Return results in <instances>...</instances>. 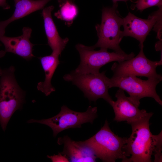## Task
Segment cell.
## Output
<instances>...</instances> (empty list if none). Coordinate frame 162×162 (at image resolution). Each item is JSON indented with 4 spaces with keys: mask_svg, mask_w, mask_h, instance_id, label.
<instances>
[{
    "mask_svg": "<svg viewBox=\"0 0 162 162\" xmlns=\"http://www.w3.org/2000/svg\"><path fill=\"white\" fill-rule=\"evenodd\" d=\"M153 113L148 114L131 125L132 133L124 146L126 162H151L162 161V131L153 135L149 128V120Z\"/></svg>",
    "mask_w": 162,
    "mask_h": 162,
    "instance_id": "1",
    "label": "cell"
},
{
    "mask_svg": "<svg viewBox=\"0 0 162 162\" xmlns=\"http://www.w3.org/2000/svg\"><path fill=\"white\" fill-rule=\"evenodd\" d=\"M14 67H0V124L4 131L14 113L25 102V93L15 77Z\"/></svg>",
    "mask_w": 162,
    "mask_h": 162,
    "instance_id": "2",
    "label": "cell"
},
{
    "mask_svg": "<svg viewBox=\"0 0 162 162\" xmlns=\"http://www.w3.org/2000/svg\"><path fill=\"white\" fill-rule=\"evenodd\" d=\"M127 139L115 134L106 120L103 126L95 135L85 141L80 142L91 149L97 158L103 162H114L121 159L122 162H126L128 158L124 146Z\"/></svg>",
    "mask_w": 162,
    "mask_h": 162,
    "instance_id": "3",
    "label": "cell"
},
{
    "mask_svg": "<svg viewBox=\"0 0 162 162\" xmlns=\"http://www.w3.org/2000/svg\"><path fill=\"white\" fill-rule=\"evenodd\" d=\"M116 3L113 4L112 7L103 8L101 23L95 26L98 40L95 44L89 46L91 48L109 49L117 53H125L119 46L123 38L120 30L123 18L119 15Z\"/></svg>",
    "mask_w": 162,
    "mask_h": 162,
    "instance_id": "4",
    "label": "cell"
},
{
    "mask_svg": "<svg viewBox=\"0 0 162 162\" xmlns=\"http://www.w3.org/2000/svg\"><path fill=\"white\" fill-rule=\"evenodd\" d=\"M105 81L109 88L117 87L125 91L130 101L139 106L140 100L145 97L153 98L159 104L162 101L156 91V87L162 79L148 78L144 80L132 75L114 76L109 78L105 76Z\"/></svg>",
    "mask_w": 162,
    "mask_h": 162,
    "instance_id": "5",
    "label": "cell"
},
{
    "mask_svg": "<svg viewBox=\"0 0 162 162\" xmlns=\"http://www.w3.org/2000/svg\"><path fill=\"white\" fill-rule=\"evenodd\" d=\"M80 58V62L74 70L79 74H98L100 68L106 64L113 61L120 62L131 59L135 56L133 52L129 54L110 52L107 49L100 48L95 50L89 46L78 44L76 45Z\"/></svg>",
    "mask_w": 162,
    "mask_h": 162,
    "instance_id": "6",
    "label": "cell"
},
{
    "mask_svg": "<svg viewBox=\"0 0 162 162\" xmlns=\"http://www.w3.org/2000/svg\"><path fill=\"white\" fill-rule=\"evenodd\" d=\"M96 107L90 106L84 112L75 111L63 106L60 112L56 115L46 119L35 120L31 119L28 123H38L46 125L50 127L53 132V135L56 137L58 133L70 128H80L85 123L92 124L97 117Z\"/></svg>",
    "mask_w": 162,
    "mask_h": 162,
    "instance_id": "7",
    "label": "cell"
},
{
    "mask_svg": "<svg viewBox=\"0 0 162 162\" xmlns=\"http://www.w3.org/2000/svg\"><path fill=\"white\" fill-rule=\"evenodd\" d=\"M105 73V71L98 74H79L73 70L64 75L63 79L76 86L89 101L95 102L101 98L110 104L113 100L109 93Z\"/></svg>",
    "mask_w": 162,
    "mask_h": 162,
    "instance_id": "8",
    "label": "cell"
},
{
    "mask_svg": "<svg viewBox=\"0 0 162 162\" xmlns=\"http://www.w3.org/2000/svg\"><path fill=\"white\" fill-rule=\"evenodd\" d=\"M143 48H140L136 56L118 63L114 62L111 68L113 75H132L146 77L148 79H162V76L156 71L157 67L162 65V59L159 61L150 60L145 55Z\"/></svg>",
    "mask_w": 162,
    "mask_h": 162,
    "instance_id": "9",
    "label": "cell"
},
{
    "mask_svg": "<svg viewBox=\"0 0 162 162\" xmlns=\"http://www.w3.org/2000/svg\"><path fill=\"white\" fill-rule=\"evenodd\" d=\"M162 7L154 12L148 18L144 19L139 18L129 12L123 18L124 30L122 36H130L135 38L140 42V48L143 47V43L152 29L157 23L161 21Z\"/></svg>",
    "mask_w": 162,
    "mask_h": 162,
    "instance_id": "10",
    "label": "cell"
},
{
    "mask_svg": "<svg viewBox=\"0 0 162 162\" xmlns=\"http://www.w3.org/2000/svg\"><path fill=\"white\" fill-rule=\"evenodd\" d=\"M115 97L117 98L116 101L113 100L110 104L115 113L114 120L117 122L126 121L130 124L148 114L145 110H140L132 103L122 89L119 88Z\"/></svg>",
    "mask_w": 162,
    "mask_h": 162,
    "instance_id": "11",
    "label": "cell"
},
{
    "mask_svg": "<svg viewBox=\"0 0 162 162\" xmlns=\"http://www.w3.org/2000/svg\"><path fill=\"white\" fill-rule=\"evenodd\" d=\"M22 31V34L16 37L0 36V41L4 45L6 52L13 53L26 60H29L34 57L32 53L34 45L30 40L32 29L25 27L23 28Z\"/></svg>",
    "mask_w": 162,
    "mask_h": 162,
    "instance_id": "12",
    "label": "cell"
},
{
    "mask_svg": "<svg viewBox=\"0 0 162 162\" xmlns=\"http://www.w3.org/2000/svg\"><path fill=\"white\" fill-rule=\"evenodd\" d=\"M57 143L59 145H64L63 150L61 153L66 155L71 162H96L97 158L92 150L80 141H75L65 136L58 138Z\"/></svg>",
    "mask_w": 162,
    "mask_h": 162,
    "instance_id": "13",
    "label": "cell"
},
{
    "mask_svg": "<svg viewBox=\"0 0 162 162\" xmlns=\"http://www.w3.org/2000/svg\"><path fill=\"white\" fill-rule=\"evenodd\" d=\"M54 9L53 6L44 8L42 15L44 20V28L48 45L52 50V53L59 56L64 49L69 39L67 38H62L58 34L51 14Z\"/></svg>",
    "mask_w": 162,
    "mask_h": 162,
    "instance_id": "14",
    "label": "cell"
},
{
    "mask_svg": "<svg viewBox=\"0 0 162 162\" xmlns=\"http://www.w3.org/2000/svg\"><path fill=\"white\" fill-rule=\"evenodd\" d=\"M15 9L12 16L0 21V36L4 35L5 29L11 22L38 10L43 9L50 0H14Z\"/></svg>",
    "mask_w": 162,
    "mask_h": 162,
    "instance_id": "15",
    "label": "cell"
},
{
    "mask_svg": "<svg viewBox=\"0 0 162 162\" xmlns=\"http://www.w3.org/2000/svg\"><path fill=\"white\" fill-rule=\"evenodd\" d=\"M59 56L52 53L50 55L38 58L45 73V78L44 82H40L38 83L37 88L38 90L46 96L55 91L51 84V81L56 70L60 64Z\"/></svg>",
    "mask_w": 162,
    "mask_h": 162,
    "instance_id": "16",
    "label": "cell"
},
{
    "mask_svg": "<svg viewBox=\"0 0 162 162\" xmlns=\"http://www.w3.org/2000/svg\"><path fill=\"white\" fill-rule=\"evenodd\" d=\"M60 9L55 14L58 18L68 22H71L78 13V8L72 0L59 2Z\"/></svg>",
    "mask_w": 162,
    "mask_h": 162,
    "instance_id": "17",
    "label": "cell"
},
{
    "mask_svg": "<svg viewBox=\"0 0 162 162\" xmlns=\"http://www.w3.org/2000/svg\"><path fill=\"white\" fill-rule=\"evenodd\" d=\"M136 3L134 8L142 11L146 8L152 6H158L159 8L162 7V0H139Z\"/></svg>",
    "mask_w": 162,
    "mask_h": 162,
    "instance_id": "18",
    "label": "cell"
},
{
    "mask_svg": "<svg viewBox=\"0 0 162 162\" xmlns=\"http://www.w3.org/2000/svg\"><path fill=\"white\" fill-rule=\"evenodd\" d=\"M52 162H70L67 157L65 155L59 153L57 155L54 154L52 156H47Z\"/></svg>",
    "mask_w": 162,
    "mask_h": 162,
    "instance_id": "19",
    "label": "cell"
},
{
    "mask_svg": "<svg viewBox=\"0 0 162 162\" xmlns=\"http://www.w3.org/2000/svg\"><path fill=\"white\" fill-rule=\"evenodd\" d=\"M0 7L5 9H8L10 8V5L7 3L6 0H0Z\"/></svg>",
    "mask_w": 162,
    "mask_h": 162,
    "instance_id": "20",
    "label": "cell"
},
{
    "mask_svg": "<svg viewBox=\"0 0 162 162\" xmlns=\"http://www.w3.org/2000/svg\"><path fill=\"white\" fill-rule=\"evenodd\" d=\"M6 52L4 50H0V58L3 57L5 55Z\"/></svg>",
    "mask_w": 162,
    "mask_h": 162,
    "instance_id": "21",
    "label": "cell"
},
{
    "mask_svg": "<svg viewBox=\"0 0 162 162\" xmlns=\"http://www.w3.org/2000/svg\"><path fill=\"white\" fill-rule=\"evenodd\" d=\"M113 2V4L117 3L118 1H123L126 2L129 0H112Z\"/></svg>",
    "mask_w": 162,
    "mask_h": 162,
    "instance_id": "22",
    "label": "cell"
},
{
    "mask_svg": "<svg viewBox=\"0 0 162 162\" xmlns=\"http://www.w3.org/2000/svg\"><path fill=\"white\" fill-rule=\"evenodd\" d=\"M67 0H58V2H62L64 1H67Z\"/></svg>",
    "mask_w": 162,
    "mask_h": 162,
    "instance_id": "23",
    "label": "cell"
}]
</instances>
